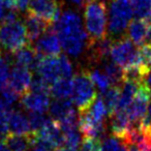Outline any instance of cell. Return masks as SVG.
I'll use <instances>...</instances> for the list:
<instances>
[{
  "label": "cell",
  "mask_w": 151,
  "mask_h": 151,
  "mask_svg": "<svg viewBox=\"0 0 151 151\" xmlns=\"http://www.w3.org/2000/svg\"><path fill=\"white\" fill-rule=\"evenodd\" d=\"M53 28L58 35L61 47L70 56L78 57L85 47H88L89 36L83 28L81 18L75 12H64L54 23Z\"/></svg>",
  "instance_id": "obj_1"
},
{
  "label": "cell",
  "mask_w": 151,
  "mask_h": 151,
  "mask_svg": "<svg viewBox=\"0 0 151 151\" xmlns=\"http://www.w3.org/2000/svg\"><path fill=\"white\" fill-rule=\"evenodd\" d=\"M84 18L89 42L107 37V5L104 0H86Z\"/></svg>",
  "instance_id": "obj_2"
},
{
  "label": "cell",
  "mask_w": 151,
  "mask_h": 151,
  "mask_svg": "<svg viewBox=\"0 0 151 151\" xmlns=\"http://www.w3.org/2000/svg\"><path fill=\"white\" fill-rule=\"evenodd\" d=\"M31 44L28 40L25 24L17 21L5 23L0 25V49L6 52L15 53L24 46Z\"/></svg>",
  "instance_id": "obj_3"
},
{
  "label": "cell",
  "mask_w": 151,
  "mask_h": 151,
  "mask_svg": "<svg viewBox=\"0 0 151 151\" xmlns=\"http://www.w3.org/2000/svg\"><path fill=\"white\" fill-rule=\"evenodd\" d=\"M97 97L94 83L88 70L79 71L73 79L71 99L79 111L84 110L91 105Z\"/></svg>",
  "instance_id": "obj_4"
},
{
  "label": "cell",
  "mask_w": 151,
  "mask_h": 151,
  "mask_svg": "<svg viewBox=\"0 0 151 151\" xmlns=\"http://www.w3.org/2000/svg\"><path fill=\"white\" fill-rule=\"evenodd\" d=\"M134 17L130 0H114L109 11V32L112 35H121Z\"/></svg>",
  "instance_id": "obj_5"
},
{
  "label": "cell",
  "mask_w": 151,
  "mask_h": 151,
  "mask_svg": "<svg viewBox=\"0 0 151 151\" xmlns=\"http://www.w3.org/2000/svg\"><path fill=\"white\" fill-rule=\"evenodd\" d=\"M134 46L136 45L126 36L112 42L110 49L112 61L122 67V69L136 64L139 62V55L138 49Z\"/></svg>",
  "instance_id": "obj_6"
},
{
  "label": "cell",
  "mask_w": 151,
  "mask_h": 151,
  "mask_svg": "<svg viewBox=\"0 0 151 151\" xmlns=\"http://www.w3.org/2000/svg\"><path fill=\"white\" fill-rule=\"evenodd\" d=\"M31 134L33 142H42L54 150L64 147V134L60 123L53 118H48L42 128L35 134Z\"/></svg>",
  "instance_id": "obj_7"
},
{
  "label": "cell",
  "mask_w": 151,
  "mask_h": 151,
  "mask_svg": "<svg viewBox=\"0 0 151 151\" xmlns=\"http://www.w3.org/2000/svg\"><path fill=\"white\" fill-rule=\"evenodd\" d=\"M151 101V89L147 85L146 81L139 83L136 95L130 106L125 110L132 120V124L139 123L143 118L146 117L149 104Z\"/></svg>",
  "instance_id": "obj_8"
},
{
  "label": "cell",
  "mask_w": 151,
  "mask_h": 151,
  "mask_svg": "<svg viewBox=\"0 0 151 151\" xmlns=\"http://www.w3.org/2000/svg\"><path fill=\"white\" fill-rule=\"evenodd\" d=\"M28 12L50 24H54L60 17V7L56 0H30Z\"/></svg>",
  "instance_id": "obj_9"
},
{
  "label": "cell",
  "mask_w": 151,
  "mask_h": 151,
  "mask_svg": "<svg viewBox=\"0 0 151 151\" xmlns=\"http://www.w3.org/2000/svg\"><path fill=\"white\" fill-rule=\"evenodd\" d=\"M35 51L42 56H58L61 53V44L54 28H49L36 40Z\"/></svg>",
  "instance_id": "obj_10"
},
{
  "label": "cell",
  "mask_w": 151,
  "mask_h": 151,
  "mask_svg": "<svg viewBox=\"0 0 151 151\" xmlns=\"http://www.w3.org/2000/svg\"><path fill=\"white\" fill-rule=\"evenodd\" d=\"M32 82V73L28 67L16 64L9 73V86L19 95H23L30 89Z\"/></svg>",
  "instance_id": "obj_11"
},
{
  "label": "cell",
  "mask_w": 151,
  "mask_h": 151,
  "mask_svg": "<svg viewBox=\"0 0 151 151\" xmlns=\"http://www.w3.org/2000/svg\"><path fill=\"white\" fill-rule=\"evenodd\" d=\"M36 70L40 77L50 84H53L61 78L58 56H42L36 66Z\"/></svg>",
  "instance_id": "obj_12"
},
{
  "label": "cell",
  "mask_w": 151,
  "mask_h": 151,
  "mask_svg": "<svg viewBox=\"0 0 151 151\" xmlns=\"http://www.w3.org/2000/svg\"><path fill=\"white\" fill-rule=\"evenodd\" d=\"M21 104L29 112H37L42 114L49 111L51 105L49 94L32 90H28L25 94L22 95Z\"/></svg>",
  "instance_id": "obj_13"
},
{
  "label": "cell",
  "mask_w": 151,
  "mask_h": 151,
  "mask_svg": "<svg viewBox=\"0 0 151 151\" xmlns=\"http://www.w3.org/2000/svg\"><path fill=\"white\" fill-rule=\"evenodd\" d=\"M128 37L136 46L151 42V26L145 19H134L127 27Z\"/></svg>",
  "instance_id": "obj_14"
},
{
  "label": "cell",
  "mask_w": 151,
  "mask_h": 151,
  "mask_svg": "<svg viewBox=\"0 0 151 151\" xmlns=\"http://www.w3.org/2000/svg\"><path fill=\"white\" fill-rule=\"evenodd\" d=\"M25 27L27 31V36L30 42L36 40L38 37L42 35L49 28L51 27L52 24L47 22L46 20L33 15V14L28 12L27 16L25 19Z\"/></svg>",
  "instance_id": "obj_15"
},
{
  "label": "cell",
  "mask_w": 151,
  "mask_h": 151,
  "mask_svg": "<svg viewBox=\"0 0 151 151\" xmlns=\"http://www.w3.org/2000/svg\"><path fill=\"white\" fill-rule=\"evenodd\" d=\"M13 54L16 64L28 67L29 69H36L40 59L42 58V55L36 52L34 47L31 46V44L26 45Z\"/></svg>",
  "instance_id": "obj_16"
},
{
  "label": "cell",
  "mask_w": 151,
  "mask_h": 151,
  "mask_svg": "<svg viewBox=\"0 0 151 151\" xmlns=\"http://www.w3.org/2000/svg\"><path fill=\"white\" fill-rule=\"evenodd\" d=\"M49 111L51 118L57 120L58 122L76 114L73 103L69 99H56L50 105Z\"/></svg>",
  "instance_id": "obj_17"
},
{
  "label": "cell",
  "mask_w": 151,
  "mask_h": 151,
  "mask_svg": "<svg viewBox=\"0 0 151 151\" xmlns=\"http://www.w3.org/2000/svg\"><path fill=\"white\" fill-rule=\"evenodd\" d=\"M9 132L19 136H29L31 134V127L28 117H26L21 111H12L9 116Z\"/></svg>",
  "instance_id": "obj_18"
},
{
  "label": "cell",
  "mask_w": 151,
  "mask_h": 151,
  "mask_svg": "<svg viewBox=\"0 0 151 151\" xmlns=\"http://www.w3.org/2000/svg\"><path fill=\"white\" fill-rule=\"evenodd\" d=\"M120 91H121L120 86L113 85V86H110L105 92L101 93V96H103L101 99L107 108V113L109 117H111L117 110L118 105H119Z\"/></svg>",
  "instance_id": "obj_19"
},
{
  "label": "cell",
  "mask_w": 151,
  "mask_h": 151,
  "mask_svg": "<svg viewBox=\"0 0 151 151\" xmlns=\"http://www.w3.org/2000/svg\"><path fill=\"white\" fill-rule=\"evenodd\" d=\"M7 146L11 151H29L33 145L32 134L29 136H19L9 134L5 139Z\"/></svg>",
  "instance_id": "obj_20"
},
{
  "label": "cell",
  "mask_w": 151,
  "mask_h": 151,
  "mask_svg": "<svg viewBox=\"0 0 151 151\" xmlns=\"http://www.w3.org/2000/svg\"><path fill=\"white\" fill-rule=\"evenodd\" d=\"M73 92V79L60 78L51 84L50 93L55 99H68Z\"/></svg>",
  "instance_id": "obj_21"
},
{
  "label": "cell",
  "mask_w": 151,
  "mask_h": 151,
  "mask_svg": "<svg viewBox=\"0 0 151 151\" xmlns=\"http://www.w3.org/2000/svg\"><path fill=\"white\" fill-rule=\"evenodd\" d=\"M11 53L0 49V92L9 85V73H11Z\"/></svg>",
  "instance_id": "obj_22"
},
{
  "label": "cell",
  "mask_w": 151,
  "mask_h": 151,
  "mask_svg": "<svg viewBox=\"0 0 151 151\" xmlns=\"http://www.w3.org/2000/svg\"><path fill=\"white\" fill-rule=\"evenodd\" d=\"M13 110L11 109V105L7 104L2 99H0V140H5L9 132V116Z\"/></svg>",
  "instance_id": "obj_23"
},
{
  "label": "cell",
  "mask_w": 151,
  "mask_h": 151,
  "mask_svg": "<svg viewBox=\"0 0 151 151\" xmlns=\"http://www.w3.org/2000/svg\"><path fill=\"white\" fill-rule=\"evenodd\" d=\"M104 73L107 75L111 84L121 86L123 83V69L114 61H107L104 66Z\"/></svg>",
  "instance_id": "obj_24"
},
{
  "label": "cell",
  "mask_w": 151,
  "mask_h": 151,
  "mask_svg": "<svg viewBox=\"0 0 151 151\" xmlns=\"http://www.w3.org/2000/svg\"><path fill=\"white\" fill-rule=\"evenodd\" d=\"M90 77L92 79L94 85L99 89L101 93L105 92L110 86H111V82H110L109 78L107 77L104 71L99 70V69H94L93 71H89Z\"/></svg>",
  "instance_id": "obj_25"
},
{
  "label": "cell",
  "mask_w": 151,
  "mask_h": 151,
  "mask_svg": "<svg viewBox=\"0 0 151 151\" xmlns=\"http://www.w3.org/2000/svg\"><path fill=\"white\" fill-rule=\"evenodd\" d=\"M138 55L142 66L149 73L151 69V42L140 46L138 49Z\"/></svg>",
  "instance_id": "obj_26"
},
{
  "label": "cell",
  "mask_w": 151,
  "mask_h": 151,
  "mask_svg": "<svg viewBox=\"0 0 151 151\" xmlns=\"http://www.w3.org/2000/svg\"><path fill=\"white\" fill-rule=\"evenodd\" d=\"M48 118L42 113H37V112H29L28 115V120H29L30 127H31V134H35L36 132L42 128V126L45 124L46 120Z\"/></svg>",
  "instance_id": "obj_27"
},
{
  "label": "cell",
  "mask_w": 151,
  "mask_h": 151,
  "mask_svg": "<svg viewBox=\"0 0 151 151\" xmlns=\"http://www.w3.org/2000/svg\"><path fill=\"white\" fill-rule=\"evenodd\" d=\"M63 134H64V147L75 149L78 148L81 142V136L78 129L67 130L63 132Z\"/></svg>",
  "instance_id": "obj_28"
},
{
  "label": "cell",
  "mask_w": 151,
  "mask_h": 151,
  "mask_svg": "<svg viewBox=\"0 0 151 151\" xmlns=\"http://www.w3.org/2000/svg\"><path fill=\"white\" fill-rule=\"evenodd\" d=\"M81 151H103L101 140L94 137H84Z\"/></svg>",
  "instance_id": "obj_29"
},
{
  "label": "cell",
  "mask_w": 151,
  "mask_h": 151,
  "mask_svg": "<svg viewBox=\"0 0 151 151\" xmlns=\"http://www.w3.org/2000/svg\"><path fill=\"white\" fill-rule=\"evenodd\" d=\"M29 90L35 91V92L50 94L51 84L49 82H47L46 80H44L42 77H40V78H34V79H32V82H31V85H30Z\"/></svg>",
  "instance_id": "obj_30"
},
{
  "label": "cell",
  "mask_w": 151,
  "mask_h": 151,
  "mask_svg": "<svg viewBox=\"0 0 151 151\" xmlns=\"http://www.w3.org/2000/svg\"><path fill=\"white\" fill-rule=\"evenodd\" d=\"M59 65H60L61 78H71L73 76V65L69 59L65 55H58Z\"/></svg>",
  "instance_id": "obj_31"
},
{
  "label": "cell",
  "mask_w": 151,
  "mask_h": 151,
  "mask_svg": "<svg viewBox=\"0 0 151 151\" xmlns=\"http://www.w3.org/2000/svg\"><path fill=\"white\" fill-rule=\"evenodd\" d=\"M120 149H121V144L115 137L108 138L103 146V151H120Z\"/></svg>",
  "instance_id": "obj_32"
},
{
  "label": "cell",
  "mask_w": 151,
  "mask_h": 151,
  "mask_svg": "<svg viewBox=\"0 0 151 151\" xmlns=\"http://www.w3.org/2000/svg\"><path fill=\"white\" fill-rule=\"evenodd\" d=\"M1 94H2L3 101H5L7 104H9V105H12V104H14L15 101H17L18 96H19V94H18L13 88H11L9 85H7L6 88H4L1 91Z\"/></svg>",
  "instance_id": "obj_33"
},
{
  "label": "cell",
  "mask_w": 151,
  "mask_h": 151,
  "mask_svg": "<svg viewBox=\"0 0 151 151\" xmlns=\"http://www.w3.org/2000/svg\"><path fill=\"white\" fill-rule=\"evenodd\" d=\"M32 146H33L32 147V151H54V149L49 147L48 145L44 144V143H42V142H38V141L33 142Z\"/></svg>",
  "instance_id": "obj_34"
},
{
  "label": "cell",
  "mask_w": 151,
  "mask_h": 151,
  "mask_svg": "<svg viewBox=\"0 0 151 151\" xmlns=\"http://www.w3.org/2000/svg\"><path fill=\"white\" fill-rule=\"evenodd\" d=\"M30 0H17V4H16V9L20 12H25L28 9L29 6Z\"/></svg>",
  "instance_id": "obj_35"
},
{
  "label": "cell",
  "mask_w": 151,
  "mask_h": 151,
  "mask_svg": "<svg viewBox=\"0 0 151 151\" xmlns=\"http://www.w3.org/2000/svg\"><path fill=\"white\" fill-rule=\"evenodd\" d=\"M0 2L2 3L3 6H5L9 9H15L16 4H17V0H0Z\"/></svg>",
  "instance_id": "obj_36"
},
{
  "label": "cell",
  "mask_w": 151,
  "mask_h": 151,
  "mask_svg": "<svg viewBox=\"0 0 151 151\" xmlns=\"http://www.w3.org/2000/svg\"><path fill=\"white\" fill-rule=\"evenodd\" d=\"M0 151H11L5 140H0Z\"/></svg>",
  "instance_id": "obj_37"
},
{
  "label": "cell",
  "mask_w": 151,
  "mask_h": 151,
  "mask_svg": "<svg viewBox=\"0 0 151 151\" xmlns=\"http://www.w3.org/2000/svg\"><path fill=\"white\" fill-rule=\"evenodd\" d=\"M146 83H147V85L149 86V88L151 89V69H150V71L148 73V75H147V77H146Z\"/></svg>",
  "instance_id": "obj_38"
},
{
  "label": "cell",
  "mask_w": 151,
  "mask_h": 151,
  "mask_svg": "<svg viewBox=\"0 0 151 151\" xmlns=\"http://www.w3.org/2000/svg\"><path fill=\"white\" fill-rule=\"evenodd\" d=\"M4 9H3V4L0 2V20H2L3 17H4Z\"/></svg>",
  "instance_id": "obj_39"
},
{
  "label": "cell",
  "mask_w": 151,
  "mask_h": 151,
  "mask_svg": "<svg viewBox=\"0 0 151 151\" xmlns=\"http://www.w3.org/2000/svg\"><path fill=\"white\" fill-rule=\"evenodd\" d=\"M57 151H78L75 148H68V147H62V148L57 149Z\"/></svg>",
  "instance_id": "obj_40"
},
{
  "label": "cell",
  "mask_w": 151,
  "mask_h": 151,
  "mask_svg": "<svg viewBox=\"0 0 151 151\" xmlns=\"http://www.w3.org/2000/svg\"><path fill=\"white\" fill-rule=\"evenodd\" d=\"M70 2L75 3V4H78V5H83V3H84L85 0H69Z\"/></svg>",
  "instance_id": "obj_41"
},
{
  "label": "cell",
  "mask_w": 151,
  "mask_h": 151,
  "mask_svg": "<svg viewBox=\"0 0 151 151\" xmlns=\"http://www.w3.org/2000/svg\"><path fill=\"white\" fill-rule=\"evenodd\" d=\"M147 117L151 120V101L149 104V107H148V111H147Z\"/></svg>",
  "instance_id": "obj_42"
},
{
  "label": "cell",
  "mask_w": 151,
  "mask_h": 151,
  "mask_svg": "<svg viewBox=\"0 0 151 151\" xmlns=\"http://www.w3.org/2000/svg\"><path fill=\"white\" fill-rule=\"evenodd\" d=\"M120 151H129V150H128V149L126 148V147L124 146L123 144H122V146H121V149H120Z\"/></svg>",
  "instance_id": "obj_43"
}]
</instances>
